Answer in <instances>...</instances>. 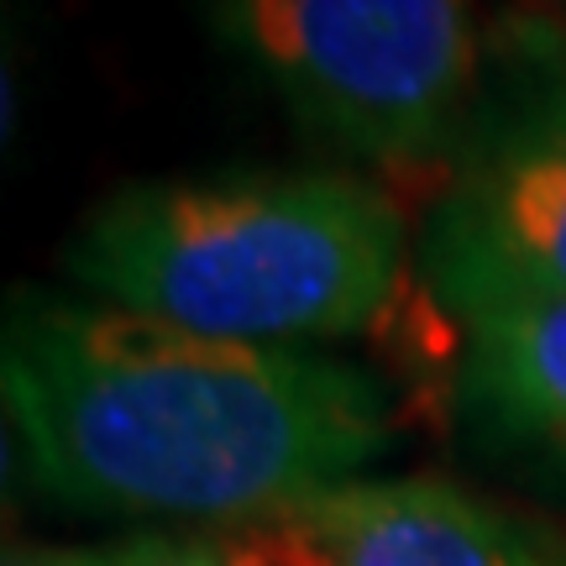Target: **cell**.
<instances>
[{"instance_id": "1", "label": "cell", "mask_w": 566, "mask_h": 566, "mask_svg": "<svg viewBox=\"0 0 566 566\" xmlns=\"http://www.w3.org/2000/svg\"><path fill=\"white\" fill-rule=\"evenodd\" d=\"M0 388L48 499L205 530L321 499L394 436L384 384L342 357L42 289L6 310Z\"/></svg>"}, {"instance_id": "2", "label": "cell", "mask_w": 566, "mask_h": 566, "mask_svg": "<svg viewBox=\"0 0 566 566\" xmlns=\"http://www.w3.org/2000/svg\"><path fill=\"white\" fill-rule=\"evenodd\" d=\"M90 300L226 342L300 346L384 315L405 216L346 174L153 179L105 195L63 247Z\"/></svg>"}, {"instance_id": "3", "label": "cell", "mask_w": 566, "mask_h": 566, "mask_svg": "<svg viewBox=\"0 0 566 566\" xmlns=\"http://www.w3.org/2000/svg\"><path fill=\"white\" fill-rule=\"evenodd\" d=\"M289 111L363 163L441 158L478 90L472 0H226Z\"/></svg>"}, {"instance_id": "4", "label": "cell", "mask_w": 566, "mask_h": 566, "mask_svg": "<svg viewBox=\"0 0 566 566\" xmlns=\"http://www.w3.org/2000/svg\"><path fill=\"white\" fill-rule=\"evenodd\" d=\"M420 279L457 321L566 294V32H509L478 80L420 237Z\"/></svg>"}, {"instance_id": "5", "label": "cell", "mask_w": 566, "mask_h": 566, "mask_svg": "<svg viewBox=\"0 0 566 566\" xmlns=\"http://www.w3.org/2000/svg\"><path fill=\"white\" fill-rule=\"evenodd\" d=\"M294 509L342 566H566L556 535L441 478H352Z\"/></svg>"}, {"instance_id": "6", "label": "cell", "mask_w": 566, "mask_h": 566, "mask_svg": "<svg viewBox=\"0 0 566 566\" xmlns=\"http://www.w3.org/2000/svg\"><path fill=\"white\" fill-rule=\"evenodd\" d=\"M457 405L488 446L566 467V294L467 315Z\"/></svg>"}, {"instance_id": "7", "label": "cell", "mask_w": 566, "mask_h": 566, "mask_svg": "<svg viewBox=\"0 0 566 566\" xmlns=\"http://www.w3.org/2000/svg\"><path fill=\"white\" fill-rule=\"evenodd\" d=\"M205 541L226 566H342L300 509H273L237 525H216L205 530Z\"/></svg>"}, {"instance_id": "8", "label": "cell", "mask_w": 566, "mask_h": 566, "mask_svg": "<svg viewBox=\"0 0 566 566\" xmlns=\"http://www.w3.org/2000/svg\"><path fill=\"white\" fill-rule=\"evenodd\" d=\"M116 566H226L216 546L200 535H137L126 546H111Z\"/></svg>"}, {"instance_id": "9", "label": "cell", "mask_w": 566, "mask_h": 566, "mask_svg": "<svg viewBox=\"0 0 566 566\" xmlns=\"http://www.w3.org/2000/svg\"><path fill=\"white\" fill-rule=\"evenodd\" d=\"M6 566H116L111 551H74V546H11Z\"/></svg>"}, {"instance_id": "10", "label": "cell", "mask_w": 566, "mask_h": 566, "mask_svg": "<svg viewBox=\"0 0 566 566\" xmlns=\"http://www.w3.org/2000/svg\"><path fill=\"white\" fill-rule=\"evenodd\" d=\"M551 6H562V11H566V0H551Z\"/></svg>"}]
</instances>
